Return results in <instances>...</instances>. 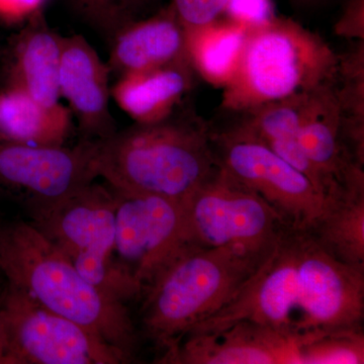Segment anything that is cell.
<instances>
[{"mask_svg":"<svg viewBox=\"0 0 364 364\" xmlns=\"http://www.w3.org/2000/svg\"><path fill=\"white\" fill-rule=\"evenodd\" d=\"M363 315L364 270L337 259L311 232L287 228L237 296L188 334L247 321L294 340L323 330L363 327Z\"/></svg>","mask_w":364,"mask_h":364,"instance_id":"cell-1","label":"cell"},{"mask_svg":"<svg viewBox=\"0 0 364 364\" xmlns=\"http://www.w3.org/2000/svg\"><path fill=\"white\" fill-rule=\"evenodd\" d=\"M98 177L112 188L182 203L219 171L212 129L191 112L97 140Z\"/></svg>","mask_w":364,"mask_h":364,"instance_id":"cell-2","label":"cell"},{"mask_svg":"<svg viewBox=\"0 0 364 364\" xmlns=\"http://www.w3.org/2000/svg\"><path fill=\"white\" fill-rule=\"evenodd\" d=\"M0 272L9 286L130 358L135 328L124 301L85 279L32 223L0 227Z\"/></svg>","mask_w":364,"mask_h":364,"instance_id":"cell-3","label":"cell"},{"mask_svg":"<svg viewBox=\"0 0 364 364\" xmlns=\"http://www.w3.org/2000/svg\"><path fill=\"white\" fill-rule=\"evenodd\" d=\"M272 250L183 246L145 291L146 331L165 350L173 348L191 328L229 304Z\"/></svg>","mask_w":364,"mask_h":364,"instance_id":"cell-4","label":"cell"},{"mask_svg":"<svg viewBox=\"0 0 364 364\" xmlns=\"http://www.w3.org/2000/svg\"><path fill=\"white\" fill-rule=\"evenodd\" d=\"M340 59L322 38L304 26L274 16L247 28L231 78L224 85L222 107L252 111L262 105L312 95L333 85Z\"/></svg>","mask_w":364,"mask_h":364,"instance_id":"cell-5","label":"cell"},{"mask_svg":"<svg viewBox=\"0 0 364 364\" xmlns=\"http://www.w3.org/2000/svg\"><path fill=\"white\" fill-rule=\"evenodd\" d=\"M116 205L112 188L91 183L57 202L31 208V223L85 279L124 301L142 293L114 260Z\"/></svg>","mask_w":364,"mask_h":364,"instance_id":"cell-6","label":"cell"},{"mask_svg":"<svg viewBox=\"0 0 364 364\" xmlns=\"http://www.w3.org/2000/svg\"><path fill=\"white\" fill-rule=\"evenodd\" d=\"M181 205L184 246L188 247L265 252L274 248L287 228L262 198L221 166Z\"/></svg>","mask_w":364,"mask_h":364,"instance_id":"cell-7","label":"cell"},{"mask_svg":"<svg viewBox=\"0 0 364 364\" xmlns=\"http://www.w3.org/2000/svg\"><path fill=\"white\" fill-rule=\"evenodd\" d=\"M212 138L225 171L262 198L287 228L313 231L328 200L303 173L236 127L212 129Z\"/></svg>","mask_w":364,"mask_h":364,"instance_id":"cell-8","label":"cell"},{"mask_svg":"<svg viewBox=\"0 0 364 364\" xmlns=\"http://www.w3.org/2000/svg\"><path fill=\"white\" fill-rule=\"evenodd\" d=\"M13 364H117L130 358L16 287L0 298Z\"/></svg>","mask_w":364,"mask_h":364,"instance_id":"cell-9","label":"cell"},{"mask_svg":"<svg viewBox=\"0 0 364 364\" xmlns=\"http://www.w3.org/2000/svg\"><path fill=\"white\" fill-rule=\"evenodd\" d=\"M112 189L117 202L116 263L145 293L184 246L182 205L152 193Z\"/></svg>","mask_w":364,"mask_h":364,"instance_id":"cell-10","label":"cell"},{"mask_svg":"<svg viewBox=\"0 0 364 364\" xmlns=\"http://www.w3.org/2000/svg\"><path fill=\"white\" fill-rule=\"evenodd\" d=\"M97 140L75 147L0 141V186L18 193L28 208L57 202L98 177Z\"/></svg>","mask_w":364,"mask_h":364,"instance_id":"cell-11","label":"cell"},{"mask_svg":"<svg viewBox=\"0 0 364 364\" xmlns=\"http://www.w3.org/2000/svg\"><path fill=\"white\" fill-rule=\"evenodd\" d=\"M164 363H296L293 338L277 330L242 321L219 330L188 334L166 351Z\"/></svg>","mask_w":364,"mask_h":364,"instance_id":"cell-12","label":"cell"},{"mask_svg":"<svg viewBox=\"0 0 364 364\" xmlns=\"http://www.w3.org/2000/svg\"><path fill=\"white\" fill-rule=\"evenodd\" d=\"M109 74L107 63L82 36L63 37L60 97L68 102L81 131L92 140H104L117 132L109 111Z\"/></svg>","mask_w":364,"mask_h":364,"instance_id":"cell-13","label":"cell"},{"mask_svg":"<svg viewBox=\"0 0 364 364\" xmlns=\"http://www.w3.org/2000/svg\"><path fill=\"white\" fill-rule=\"evenodd\" d=\"M111 43L107 66L119 76L189 59L186 30L169 6L149 18L128 23Z\"/></svg>","mask_w":364,"mask_h":364,"instance_id":"cell-14","label":"cell"},{"mask_svg":"<svg viewBox=\"0 0 364 364\" xmlns=\"http://www.w3.org/2000/svg\"><path fill=\"white\" fill-rule=\"evenodd\" d=\"M63 37L51 30L43 13L26 21L11 46L7 85L46 105L60 102L59 70Z\"/></svg>","mask_w":364,"mask_h":364,"instance_id":"cell-15","label":"cell"},{"mask_svg":"<svg viewBox=\"0 0 364 364\" xmlns=\"http://www.w3.org/2000/svg\"><path fill=\"white\" fill-rule=\"evenodd\" d=\"M193 70L191 60L186 59L149 70L123 74L112 85L111 95L136 124L161 121L176 111L191 88Z\"/></svg>","mask_w":364,"mask_h":364,"instance_id":"cell-16","label":"cell"},{"mask_svg":"<svg viewBox=\"0 0 364 364\" xmlns=\"http://www.w3.org/2000/svg\"><path fill=\"white\" fill-rule=\"evenodd\" d=\"M71 112L50 107L16 86L0 91V141L33 146H62L71 128Z\"/></svg>","mask_w":364,"mask_h":364,"instance_id":"cell-17","label":"cell"},{"mask_svg":"<svg viewBox=\"0 0 364 364\" xmlns=\"http://www.w3.org/2000/svg\"><path fill=\"white\" fill-rule=\"evenodd\" d=\"M311 233L337 259L364 270V191L330 198Z\"/></svg>","mask_w":364,"mask_h":364,"instance_id":"cell-18","label":"cell"},{"mask_svg":"<svg viewBox=\"0 0 364 364\" xmlns=\"http://www.w3.org/2000/svg\"><path fill=\"white\" fill-rule=\"evenodd\" d=\"M246 35L247 28L237 23L213 25L186 35L193 69L214 85H226L237 65Z\"/></svg>","mask_w":364,"mask_h":364,"instance_id":"cell-19","label":"cell"},{"mask_svg":"<svg viewBox=\"0 0 364 364\" xmlns=\"http://www.w3.org/2000/svg\"><path fill=\"white\" fill-rule=\"evenodd\" d=\"M296 363L363 364V327L323 330L294 339Z\"/></svg>","mask_w":364,"mask_h":364,"instance_id":"cell-20","label":"cell"},{"mask_svg":"<svg viewBox=\"0 0 364 364\" xmlns=\"http://www.w3.org/2000/svg\"><path fill=\"white\" fill-rule=\"evenodd\" d=\"M151 0H70L72 6L97 32L109 41L119 30L136 20Z\"/></svg>","mask_w":364,"mask_h":364,"instance_id":"cell-21","label":"cell"},{"mask_svg":"<svg viewBox=\"0 0 364 364\" xmlns=\"http://www.w3.org/2000/svg\"><path fill=\"white\" fill-rule=\"evenodd\" d=\"M230 0H170L169 7L183 26L186 35L215 25Z\"/></svg>","mask_w":364,"mask_h":364,"instance_id":"cell-22","label":"cell"},{"mask_svg":"<svg viewBox=\"0 0 364 364\" xmlns=\"http://www.w3.org/2000/svg\"><path fill=\"white\" fill-rule=\"evenodd\" d=\"M225 13L234 23L251 28L274 18L272 0H230Z\"/></svg>","mask_w":364,"mask_h":364,"instance_id":"cell-23","label":"cell"},{"mask_svg":"<svg viewBox=\"0 0 364 364\" xmlns=\"http://www.w3.org/2000/svg\"><path fill=\"white\" fill-rule=\"evenodd\" d=\"M47 0H0V18L7 21H28L42 13Z\"/></svg>","mask_w":364,"mask_h":364,"instance_id":"cell-24","label":"cell"},{"mask_svg":"<svg viewBox=\"0 0 364 364\" xmlns=\"http://www.w3.org/2000/svg\"><path fill=\"white\" fill-rule=\"evenodd\" d=\"M0 364H13L6 318H4L1 305H0Z\"/></svg>","mask_w":364,"mask_h":364,"instance_id":"cell-25","label":"cell"},{"mask_svg":"<svg viewBox=\"0 0 364 364\" xmlns=\"http://www.w3.org/2000/svg\"><path fill=\"white\" fill-rule=\"evenodd\" d=\"M301 1H310V0H301Z\"/></svg>","mask_w":364,"mask_h":364,"instance_id":"cell-26","label":"cell"}]
</instances>
